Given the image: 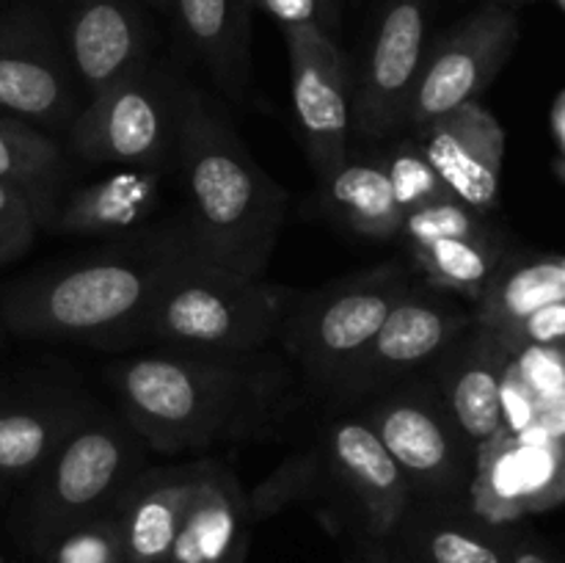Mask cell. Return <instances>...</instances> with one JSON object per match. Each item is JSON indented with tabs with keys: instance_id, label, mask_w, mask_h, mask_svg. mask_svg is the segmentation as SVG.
<instances>
[{
	"instance_id": "cell-1",
	"label": "cell",
	"mask_w": 565,
	"mask_h": 563,
	"mask_svg": "<svg viewBox=\"0 0 565 563\" xmlns=\"http://www.w3.org/2000/svg\"><path fill=\"white\" fill-rule=\"evenodd\" d=\"M174 171L185 191L188 252L265 276L287 221V191L254 160L226 105L182 81Z\"/></svg>"
},
{
	"instance_id": "cell-2",
	"label": "cell",
	"mask_w": 565,
	"mask_h": 563,
	"mask_svg": "<svg viewBox=\"0 0 565 563\" xmlns=\"http://www.w3.org/2000/svg\"><path fill=\"white\" fill-rule=\"evenodd\" d=\"M108 379L125 423L160 456L257 434L287 397V373L263 353H147L114 364Z\"/></svg>"
},
{
	"instance_id": "cell-3",
	"label": "cell",
	"mask_w": 565,
	"mask_h": 563,
	"mask_svg": "<svg viewBox=\"0 0 565 563\" xmlns=\"http://www.w3.org/2000/svg\"><path fill=\"white\" fill-rule=\"evenodd\" d=\"M177 235L152 246L105 252L53 265L0 290V318L9 337L75 340L97 348L138 346L160 268Z\"/></svg>"
},
{
	"instance_id": "cell-4",
	"label": "cell",
	"mask_w": 565,
	"mask_h": 563,
	"mask_svg": "<svg viewBox=\"0 0 565 563\" xmlns=\"http://www.w3.org/2000/svg\"><path fill=\"white\" fill-rule=\"evenodd\" d=\"M301 290L265 276L204 263L188 252L182 235L160 268L152 304L143 315L138 342L169 351L243 357L259 353L290 315Z\"/></svg>"
},
{
	"instance_id": "cell-5",
	"label": "cell",
	"mask_w": 565,
	"mask_h": 563,
	"mask_svg": "<svg viewBox=\"0 0 565 563\" xmlns=\"http://www.w3.org/2000/svg\"><path fill=\"white\" fill-rule=\"evenodd\" d=\"M147 445L125 423L94 408L92 417L53 453L33 478L28 497V533L36 550L61 530L108 513L147 464Z\"/></svg>"
},
{
	"instance_id": "cell-6",
	"label": "cell",
	"mask_w": 565,
	"mask_h": 563,
	"mask_svg": "<svg viewBox=\"0 0 565 563\" xmlns=\"http://www.w3.org/2000/svg\"><path fill=\"white\" fill-rule=\"evenodd\" d=\"M414 285L412 265L381 263L301 293L279 329L281 348L318 390H331Z\"/></svg>"
},
{
	"instance_id": "cell-7",
	"label": "cell",
	"mask_w": 565,
	"mask_h": 563,
	"mask_svg": "<svg viewBox=\"0 0 565 563\" xmlns=\"http://www.w3.org/2000/svg\"><path fill=\"white\" fill-rule=\"evenodd\" d=\"M180 86V75L149 59L83 105L61 138L66 155L88 166L114 163L160 174L174 169Z\"/></svg>"
},
{
	"instance_id": "cell-8",
	"label": "cell",
	"mask_w": 565,
	"mask_h": 563,
	"mask_svg": "<svg viewBox=\"0 0 565 563\" xmlns=\"http://www.w3.org/2000/svg\"><path fill=\"white\" fill-rule=\"evenodd\" d=\"M412 489L414 502H467L475 450L447 414L430 375H414L359 403Z\"/></svg>"
},
{
	"instance_id": "cell-9",
	"label": "cell",
	"mask_w": 565,
	"mask_h": 563,
	"mask_svg": "<svg viewBox=\"0 0 565 563\" xmlns=\"http://www.w3.org/2000/svg\"><path fill=\"white\" fill-rule=\"evenodd\" d=\"M86 105L61 28L42 6L0 14V114L28 121L61 141Z\"/></svg>"
},
{
	"instance_id": "cell-10",
	"label": "cell",
	"mask_w": 565,
	"mask_h": 563,
	"mask_svg": "<svg viewBox=\"0 0 565 563\" xmlns=\"http://www.w3.org/2000/svg\"><path fill=\"white\" fill-rule=\"evenodd\" d=\"M469 326L472 309L458 307L445 290L414 282L326 395L340 406H359L386 386L423 375Z\"/></svg>"
},
{
	"instance_id": "cell-11",
	"label": "cell",
	"mask_w": 565,
	"mask_h": 563,
	"mask_svg": "<svg viewBox=\"0 0 565 563\" xmlns=\"http://www.w3.org/2000/svg\"><path fill=\"white\" fill-rule=\"evenodd\" d=\"M519 42V14L505 3H480L425 47L406 108V130L475 103L494 83Z\"/></svg>"
},
{
	"instance_id": "cell-12",
	"label": "cell",
	"mask_w": 565,
	"mask_h": 563,
	"mask_svg": "<svg viewBox=\"0 0 565 563\" xmlns=\"http://www.w3.org/2000/svg\"><path fill=\"white\" fill-rule=\"evenodd\" d=\"M434 0H379L359 75L353 77L351 127L370 141L406 130V108L428 47Z\"/></svg>"
},
{
	"instance_id": "cell-13",
	"label": "cell",
	"mask_w": 565,
	"mask_h": 563,
	"mask_svg": "<svg viewBox=\"0 0 565 563\" xmlns=\"http://www.w3.org/2000/svg\"><path fill=\"white\" fill-rule=\"evenodd\" d=\"M565 502V447L527 428L500 431L475 450L467 506L483 522L508 528Z\"/></svg>"
},
{
	"instance_id": "cell-14",
	"label": "cell",
	"mask_w": 565,
	"mask_h": 563,
	"mask_svg": "<svg viewBox=\"0 0 565 563\" xmlns=\"http://www.w3.org/2000/svg\"><path fill=\"white\" fill-rule=\"evenodd\" d=\"M290 55L292 105L303 149L318 182L329 177L351 147V64L323 25H298L281 31Z\"/></svg>"
},
{
	"instance_id": "cell-15",
	"label": "cell",
	"mask_w": 565,
	"mask_h": 563,
	"mask_svg": "<svg viewBox=\"0 0 565 563\" xmlns=\"http://www.w3.org/2000/svg\"><path fill=\"white\" fill-rule=\"evenodd\" d=\"M318 447L323 456V495H334L353 513L362 539L390 541L414 497L373 428L356 412H345L331 419Z\"/></svg>"
},
{
	"instance_id": "cell-16",
	"label": "cell",
	"mask_w": 565,
	"mask_h": 563,
	"mask_svg": "<svg viewBox=\"0 0 565 563\" xmlns=\"http://www.w3.org/2000/svg\"><path fill=\"white\" fill-rule=\"evenodd\" d=\"M414 141L452 196L478 213L497 208L505 163V127L480 99L417 127Z\"/></svg>"
},
{
	"instance_id": "cell-17",
	"label": "cell",
	"mask_w": 565,
	"mask_h": 563,
	"mask_svg": "<svg viewBox=\"0 0 565 563\" xmlns=\"http://www.w3.org/2000/svg\"><path fill=\"white\" fill-rule=\"evenodd\" d=\"M58 28L86 103L152 59V28L138 0H70Z\"/></svg>"
},
{
	"instance_id": "cell-18",
	"label": "cell",
	"mask_w": 565,
	"mask_h": 563,
	"mask_svg": "<svg viewBox=\"0 0 565 563\" xmlns=\"http://www.w3.org/2000/svg\"><path fill=\"white\" fill-rule=\"evenodd\" d=\"M511 357L513 353L494 331L472 320V326L430 368L428 375L447 414L472 450L505 431L502 381Z\"/></svg>"
},
{
	"instance_id": "cell-19",
	"label": "cell",
	"mask_w": 565,
	"mask_h": 563,
	"mask_svg": "<svg viewBox=\"0 0 565 563\" xmlns=\"http://www.w3.org/2000/svg\"><path fill=\"white\" fill-rule=\"evenodd\" d=\"M252 524L241 480L224 464L202 458L169 563H246Z\"/></svg>"
},
{
	"instance_id": "cell-20",
	"label": "cell",
	"mask_w": 565,
	"mask_h": 563,
	"mask_svg": "<svg viewBox=\"0 0 565 563\" xmlns=\"http://www.w3.org/2000/svg\"><path fill=\"white\" fill-rule=\"evenodd\" d=\"M199 461L143 467L110 508L127 563H169L177 530L191 502Z\"/></svg>"
},
{
	"instance_id": "cell-21",
	"label": "cell",
	"mask_w": 565,
	"mask_h": 563,
	"mask_svg": "<svg viewBox=\"0 0 565 563\" xmlns=\"http://www.w3.org/2000/svg\"><path fill=\"white\" fill-rule=\"evenodd\" d=\"M513 539L467 502H412L390 541L414 563H511Z\"/></svg>"
},
{
	"instance_id": "cell-22",
	"label": "cell",
	"mask_w": 565,
	"mask_h": 563,
	"mask_svg": "<svg viewBox=\"0 0 565 563\" xmlns=\"http://www.w3.org/2000/svg\"><path fill=\"white\" fill-rule=\"evenodd\" d=\"M252 0H171V17L221 97L243 103L252 81Z\"/></svg>"
},
{
	"instance_id": "cell-23",
	"label": "cell",
	"mask_w": 565,
	"mask_h": 563,
	"mask_svg": "<svg viewBox=\"0 0 565 563\" xmlns=\"http://www.w3.org/2000/svg\"><path fill=\"white\" fill-rule=\"evenodd\" d=\"M0 185L22 193L42 232H53L61 202L72 191V158L55 136L0 114Z\"/></svg>"
},
{
	"instance_id": "cell-24",
	"label": "cell",
	"mask_w": 565,
	"mask_h": 563,
	"mask_svg": "<svg viewBox=\"0 0 565 563\" xmlns=\"http://www.w3.org/2000/svg\"><path fill=\"white\" fill-rule=\"evenodd\" d=\"M86 397L50 395L0 406V486L25 484L92 417Z\"/></svg>"
},
{
	"instance_id": "cell-25",
	"label": "cell",
	"mask_w": 565,
	"mask_h": 563,
	"mask_svg": "<svg viewBox=\"0 0 565 563\" xmlns=\"http://www.w3.org/2000/svg\"><path fill=\"white\" fill-rule=\"evenodd\" d=\"M160 196V171L125 169L92 185L72 188L61 202L53 232L94 237L130 232L149 219Z\"/></svg>"
},
{
	"instance_id": "cell-26",
	"label": "cell",
	"mask_w": 565,
	"mask_h": 563,
	"mask_svg": "<svg viewBox=\"0 0 565 563\" xmlns=\"http://www.w3.org/2000/svg\"><path fill=\"white\" fill-rule=\"evenodd\" d=\"M326 210L364 241H401L403 210L397 204L384 155H351L320 180Z\"/></svg>"
},
{
	"instance_id": "cell-27",
	"label": "cell",
	"mask_w": 565,
	"mask_h": 563,
	"mask_svg": "<svg viewBox=\"0 0 565 563\" xmlns=\"http://www.w3.org/2000/svg\"><path fill=\"white\" fill-rule=\"evenodd\" d=\"M565 301V268L561 257L513 259L497 268L483 296L472 304V320L502 337L539 309Z\"/></svg>"
},
{
	"instance_id": "cell-28",
	"label": "cell",
	"mask_w": 565,
	"mask_h": 563,
	"mask_svg": "<svg viewBox=\"0 0 565 563\" xmlns=\"http://www.w3.org/2000/svg\"><path fill=\"white\" fill-rule=\"evenodd\" d=\"M406 254L412 270L423 274L425 285L456 293L469 304L483 296L491 276L508 259L505 241L497 230L472 237H447V241L428 243Z\"/></svg>"
},
{
	"instance_id": "cell-29",
	"label": "cell",
	"mask_w": 565,
	"mask_h": 563,
	"mask_svg": "<svg viewBox=\"0 0 565 563\" xmlns=\"http://www.w3.org/2000/svg\"><path fill=\"white\" fill-rule=\"evenodd\" d=\"M323 495V456L315 442L307 450L281 461L252 495H246L252 522L274 517L292 502H307Z\"/></svg>"
},
{
	"instance_id": "cell-30",
	"label": "cell",
	"mask_w": 565,
	"mask_h": 563,
	"mask_svg": "<svg viewBox=\"0 0 565 563\" xmlns=\"http://www.w3.org/2000/svg\"><path fill=\"white\" fill-rule=\"evenodd\" d=\"M39 552V563H127L114 511L61 530Z\"/></svg>"
},
{
	"instance_id": "cell-31",
	"label": "cell",
	"mask_w": 565,
	"mask_h": 563,
	"mask_svg": "<svg viewBox=\"0 0 565 563\" xmlns=\"http://www.w3.org/2000/svg\"><path fill=\"white\" fill-rule=\"evenodd\" d=\"M483 215L486 213H478L469 204H463L461 199L447 193V196L434 199V202L403 215L401 241L406 246V252H412V248L428 246V243L436 241H447V237L483 235V232L494 230Z\"/></svg>"
},
{
	"instance_id": "cell-32",
	"label": "cell",
	"mask_w": 565,
	"mask_h": 563,
	"mask_svg": "<svg viewBox=\"0 0 565 563\" xmlns=\"http://www.w3.org/2000/svg\"><path fill=\"white\" fill-rule=\"evenodd\" d=\"M384 160L403 215L450 193L414 138L392 147V152H384Z\"/></svg>"
},
{
	"instance_id": "cell-33",
	"label": "cell",
	"mask_w": 565,
	"mask_h": 563,
	"mask_svg": "<svg viewBox=\"0 0 565 563\" xmlns=\"http://www.w3.org/2000/svg\"><path fill=\"white\" fill-rule=\"evenodd\" d=\"M39 226L31 204L14 188L0 185V268L25 257L36 243Z\"/></svg>"
},
{
	"instance_id": "cell-34",
	"label": "cell",
	"mask_w": 565,
	"mask_h": 563,
	"mask_svg": "<svg viewBox=\"0 0 565 563\" xmlns=\"http://www.w3.org/2000/svg\"><path fill=\"white\" fill-rule=\"evenodd\" d=\"M513 368L522 375L524 384L535 395V401H546L565 392V353L544 346H524L513 353Z\"/></svg>"
},
{
	"instance_id": "cell-35",
	"label": "cell",
	"mask_w": 565,
	"mask_h": 563,
	"mask_svg": "<svg viewBox=\"0 0 565 563\" xmlns=\"http://www.w3.org/2000/svg\"><path fill=\"white\" fill-rule=\"evenodd\" d=\"M502 346L516 353L524 346H544L565 353V301L539 309L500 337Z\"/></svg>"
},
{
	"instance_id": "cell-36",
	"label": "cell",
	"mask_w": 565,
	"mask_h": 563,
	"mask_svg": "<svg viewBox=\"0 0 565 563\" xmlns=\"http://www.w3.org/2000/svg\"><path fill=\"white\" fill-rule=\"evenodd\" d=\"M252 9L265 11L281 31L298 25H315L318 20V0H252Z\"/></svg>"
},
{
	"instance_id": "cell-37",
	"label": "cell",
	"mask_w": 565,
	"mask_h": 563,
	"mask_svg": "<svg viewBox=\"0 0 565 563\" xmlns=\"http://www.w3.org/2000/svg\"><path fill=\"white\" fill-rule=\"evenodd\" d=\"M530 428H539L541 434L550 436L552 442L565 447V392L561 395H552L546 401L539 403V412H535V423Z\"/></svg>"
},
{
	"instance_id": "cell-38",
	"label": "cell",
	"mask_w": 565,
	"mask_h": 563,
	"mask_svg": "<svg viewBox=\"0 0 565 563\" xmlns=\"http://www.w3.org/2000/svg\"><path fill=\"white\" fill-rule=\"evenodd\" d=\"M351 563H412L392 541L359 539Z\"/></svg>"
},
{
	"instance_id": "cell-39",
	"label": "cell",
	"mask_w": 565,
	"mask_h": 563,
	"mask_svg": "<svg viewBox=\"0 0 565 563\" xmlns=\"http://www.w3.org/2000/svg\"><path fill=\"white\" fill-rule=\"evenodd\" d=\"M552 136H555L557 144V174L565 180V88L557 94L555 105H552Z\"/></svg>"
},
{
	"instance_id": "cell-40",
	"label": "cell",
	"mask_w": 565,
	"mask_h": 563,
	"mask_svg": "<svg viewBox=\"0 0 565 563\" xmlns=\"http://www.w3.org/2000/svg\"><path fill=\"white\" fill-rule=\"evenodd\" d=\"M511 563H557V561L541 544H535V541L516 535V539H513Z\"/></svg>"
},
{
	"instance_id": "cell-41",
	"label": "cell",
	"mask_w": 565,
	"mask_h": 563,
	"mask_svg": "<svg viewBox=\"0 0 565 563\" xmlns=\"http://www.w3.org/2000/svg\"><path fill=\"white\" fill-rule=\"evenodd\" d=\"M340 11L342 0H318V20L323 25V31H337V25H340Z\"/></svg>"
},
{
	"instance_id": "cell-42",
	"label": "cell",
	"mask_w": 565,
	"mask_h": 563,
	"mask_svg": "<svg viewBox=\"0 0 565 563\" xmlns=\"http://www.w3.org/2000/svg\"><path fill=\"white\" fill-rule=\"evenodd\" d=\"M143 6H149V9L160 11V14L171 17V0H141Z\"/></svg>"
},
{
	"instance_id": "cell-43",
	"label": "cell",
	"mask_w": 565,
	"mask_h": 563,
	"mask_svg": "<svg viewBox=\"0 0 565 563\" xmlns=\"http://www.w3.org/2000/svg\"><path fill=\"white\" fill-rule=\"evenodd\" d=\"M6 340H9V331H6V326H3V318H0V348L6 346Z\"/></svg>"
},
{
	"instance_id": "cell-44",
	"label": "cell",
	"mask_w": 565,
	"mask_h": 563,
	"mask_svg": "<svg viewBox=\"0 0 565 563\" xmlns=\"http://www.w3.org/2000/svg\"><path fill=\"white\" fill-rule=\"evenodd\" d=\"M480 3H505V6H511V3H516V0H480Z\"/></svg>"
},
{
	"instance_id": "cell-45",
	"label": "cell",
	"mask_w": 565,
	"mask_h": 563,
	"mask_svg": "<svg viewBox=\"0 0 565 563\" xmlns=\"http://www.w3.org/2000/svg\"><path fill=\"white\" fill-rule=\"evenodd\" d=\"M557 3H561V9H565V0H557Z\"/></svg>"
},
{
	"instance_id": "cell-46",
	"label": "cell",
	"mask_w": 565,
	"mask_h": 563,
	"mask_svg": "<svg viewBox=\"0 0 565 563\" xmlns=\"http://www.w3.org/2000/svg\"><path fill=\"white\" fill-rule=\"evenodd\" d=\"M561 263H563V268H565V254H563V257H561Z\"/></svg>"
},
{
	"instance_id": "cell-47",
	"label": "cell",
	"mask_w": 565,
	"mask_h": 563,
	"mask_svg": "<svg viewBox=\"0 0 565 563\" xmlns=\"http://www.w3.org/2000/svg\"><path fill=\"white\" fill-rule=\"evenodd\" d=\"M0 401H3V390H0Z\"/></svg>"
},
{
	"instance_id": "cell-48",
	"label": "cell",
	"mask_w": 565,
	"mask_h": 563,
	"mask_svg": "<svg viewBox=\"0 0 565 563\" xmlns=\"http://www.w3.org/2000/svg\"><path fill=\"white\" fill-rule=\"evenodd\" d=\"M412 563H414V561H412Z\"/></svg>"
}]
</instances>
